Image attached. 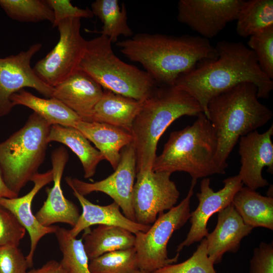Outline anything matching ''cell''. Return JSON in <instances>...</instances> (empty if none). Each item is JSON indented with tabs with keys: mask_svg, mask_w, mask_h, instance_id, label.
I'll return each instance as SVG.
<instances>
[{
	"mask_svg": "<svg viewBox=\"0 0 273 273\" xmlns=\"http://www.w3.org/2000/svg\"><path fill=\"white\" fill-rule=\"evenodd\" d=\"M170 175L167 172L152 170L136 173L132 203L136 222L151 225L159 214L176 204L180 193Z\"/></svg>",
	"mask_w": 273,
	"mask_h": 273,
	"instance_id": "cell-10",
	"label": "cell"
},
{
	"mask_svg": "<svg viewBox=\"0 0 273 273\" xmlns=\"http://www.w3.org/2000/svg\"><path fill=\"white\" fill-rule=\"evenodd\" d=\"M215 49L218 57L198 63L181 74L174 86L194 98L207 118L208 105L214 97L243 82L257 88V98L267 99L273 89V81L260 68L254 53L241 42L221 40Z\"/></svg>",
	"mask_w": 273,
	"mask_h": 273,
	"instance_id": "cell-1",
	"label": "cell"
},
{
	"mask_svg": "<svg viewBox=\"0 0 273 273\" xmlns=\"http://www.w3.org/2000/svg\"><path fill=\"white\" fill-rule=\"evenodd\" d=\"M201 112L198 102L187 92L174 86L157 87L144 101L131 128L136 173L152 170L159 140L174 121Z\"/></svg>",
	"mask_w": 273,
	"mask_h": 273,
	"instance_id": "cell-4",
	"label": "cell"
},
{
	"mask_svg": "<svg viewBox=\"0 0 273 273\" xmlns=\"http://www.w3.org/2000/svg\"><path fill=\"white\" fill-rule=\"evenodd\" d=\"M135 177L136 156L131 143L122 149L117 167L107 178L93 183L69 176L65 177V180L72 190L83 196L93 192L107 194L119 205L127 218L135 221L132 203Z\"/></svg>",
	"mask_w": 273,
	"mask_h": 273,
	"instance_id": "cell-11",
	"label": "cell"
},
{
	"mask_svg": "<svg viewBox=\"0 0 273 273\" xmlns=\"http://www.w3.org/2000/svg\"><path fill=\"white\" fill-rule=\"evenodd\" d=\"M223 183V187L215 192L210 186L209 178L205 177L201 180L200 192L197 194L199 203L196 209L191 213L189 219L191 226L185 240L177 246V253L185 247L200 242L207 236L209 218L232 204L234 195L243 186L238 175L226 178Z\"/></svg>",
	"mask_w": 273,
	"mask_h": 273,
	"instance_id": "cell-14",
	"label": "cell"
},
{
	"mask_svg": "<svg viewBox=\"0 0 273 273\" xmlns=\"http://www.w3.org/2000/svg\"><path fill=\"white\" fill-rule=\"evenodd\" d=\"M29 267L26 257L18 247H0V273H27Z\"/></svg>",
	"mask_w": 273,
	"mask_h": 273,
	"instance_id": "cell-35",
	"label": "cell"
},
{
	"mask_svg": "<svg viewBox=\"0 0 273 273\" xmlns=\"http://www.w3.org/2000/svg\"><path fill=\"white\" fill-rule=\"evenodd\" d=\"M209 258L206 238H203L192 255L179 263L164 266L151 273H216Z\"/></svg>",
	"mask_w": 273,
	"mask_h": 273,
	"instance_id": "cell-32",
	"label": "cell"
},
{
	"mask_svg": "<svg viewBox=\"0 0 273 273\" xmlns=\"http://www.w3.org/2000/svg\"><path fill=\"white\" fill-rule=\"evenodd\" d=\"M10 100L14 107L22 105L32 109L51 125L76 128L82 120L77 114L57 99L38 97L25 89L14 94Z\"/></svg>",
	"mask_w": 273,
	"mask_h": 273,
	"instance_id": "cell-24",
	"label": "cell"
},
{
	"mask_svg": "<svg viewBox=\"0 0 273 273\" xmlns=\"http://www.w3.org/2000/svg\"><path fill=\"white\" fill-rule=\"evenodd\" d=\"M55 234L62 254L60 263L68 273H91L82 239H77L71 235L69 230L59 226Z\"/></svg>",
	"mask_w": 273,
	"mask_h": 273,
	"instance_id": "cell-29",
	"label": "cell"
},
{
	"mask_svg": "<svg viewBox=\"0 0 273 273\" xmlns=\"http://www.w3.org/2000/svg\"><path fill=\"white\" fill-rule=\"evenodd\" d=\"M257 94L254 84L243 82L214 97L208 103L207 118L217 139L215 161L224 171L239 139L272 118L271 111L258 101Z\"/></svg>",
	"mask_w": 273,
	"mask_h": 273,
	"instance_id": "cell-3",
	"label": "cell"
},
{
	"mask_svg": "<svg viewBox=\"0 0 273 273\" xmlns=\"http://www.w3.org/2000/svg\"><path fill=\"white\" fill-rule=\"evenodd\" d=\"M253 229L243 221L232 204L217 212L216 225L205 237L209 258L218 264L226 252H237L242 239Z\"/></svg>",
	"mask_w": 273,
	"mask_h": 273,
	"instance_id": "cell-19",
	"label": "cell"
},
{
	"mask_svg": "<svg viewBox=\"0 0 273 273\" xmlns=\"http://www.w3.org/2000/svg\"><path fill=\"white\" fill-rule=\"evenodd\" d=\"M42 47L37 42L17 54L0 58V117L8 115L13 108L11 97L25 87L52 98L54 87L43 82L30 65L32 57Z\"/></svg>",
	"mask_w": 273,
	"mask_h": 273,
	"instance_id": "cell-12",
	"label": "cell"
},
{
	"mask_svg": "<svg viewBox=\"0 0 273 273\" xmlns=\"http://www.w3.org/2000/svg\"><path fill=\"white\" fill-rule=\"evenodd\" d=\"M48 141L49 143L59 142L69 147L79 159L85 178L93 177L99 163L105 160L102 153L93 147L87 139L76 128L51 125Z\"/></svg>",
	"mask_w": 273,
	"mask_h": 273,
	"instance_id": "cell-26",
	"label": "cell"
},
{
	"mask_svg": "<svg viewBox=\"0 0 273 273\" xmlns=\"http://www.w3.org/2000/svg\"><path fill=\"white\" fill-rule=\"evenodd\" d=\"M27 273H68L60 262L50 260L41 267L33 269Z\"/></svg>",
	"mask_w": 273,
	"mask_h": 273,
	"instance_id": "cell-38",
	"label": "cell"
},
{
	"mask_svg": "<svg viewBox=\"0 0 273 273\" xmlns=\"http://www.w3.org/2000/svg\"><path fill=\"white\" fill-rule=\"evenodd\" d=\"M273 125L264 132L254 130L240 138L239 154L241 166L239 174L246 187L256 190L269 185L263 178L262 171L267 167V171L273 173Z\"/></svg>",
	"mask_w": 273,
	"mask_h": 273,
	"instance_id": "cell-15",
	"label": "cell"
},
{
	"mask_svg": "<svg viewBox=\"0 0 273 273\" xmlns=\"http://www.w3.org/2000/svg\"><path fill=\"white\" fill-rule=\"evenodd\" d=\"M236 21V31L245 38L273 26V1H244Z\"/></svg>",
	"mask_w": 273,
	"mask_h": 273,
	"instance_id": "cell-28",
	"label": "cell"
},
{
	"mask_svg": "<svg viewBox=\"0 0 273 273\" xmlns=\"http://www.w3.org/2000/svg\"><path fill=\"white\" fill-rule=\"evenodd\" d=\"M232 204L243 221L253 229L273 230V198L263 196L247 187L241 188L234 195Z\"/></svg>",
	"mask_w": 273,
	"mask_h": 273,
	"instance_id": "cell-23",
	"label": "cell"
},
{
	"mask_svg": "<svg viewBox=\"0 0 273 273\" xmlns=\"http://www.w3.org/2000/svg\"><path fill=\"white\" fill-rule=\"evenodd\" d=\"M34 186L31 190L21 197L0 198V205L10 211L28 231L30 239V251L26 257L31 267L34 252L39 240L45 235L55 233L57 226H44L36 219L31 210L32 200L37 192L44 186L53 181L51 169L45 173H37L32 178Z\"/></svg>",
	"mask_w": 273,
	"mask_h": 273,
	"instance_id": "cell-17",
	"label": "cell"
},
{
	"mask_svg": "<svg viewBox=\"0 0 273 273\" xmlns=\"http://www.w3.org/2000/svg\"><path fill=\"white\" fill-rule=\"evenodd\" d=\"M76 128L95 145L114 170L119 164L121 150L132 142L130 132L106 123L81 120Z\"/></svg>",
	"mask_w": 273,
	"mask_h": 273,
	"instance_id": "cell-21",
	"label": "cell"
},
{
	"mask_svg": "<svg viewBox=\"0 0 273 273\" xmlns=\"http://www.w3.org/2000/svg\"><path fill=\"white\" fill-rule=\"evenodd\" d=\"M196 183L197 180L192 179L187 196L179 204L159 214L146 232L135 234L134 247L140 269L151 273L177 261L179 253L168 257L167 244L173 233L190 219L191 199Z\"/></svg>",
	"mask_w": 273,
	"mask_h": 273,
	"instance_id": "cell-8",
	"label": "cell"
},
{
	"mask_svg": "<svg viewBox=\"0 0 273 273\" xmlns=\"http://www.w3.org/2000/svg\"><path fill=\"white\" fill-rule=\"evenodd\" d=\"M103 92L99 84L78 69L54 87L52 98L61 101L82 121L90 122L94 109Z\"/></svg>",
	"mask_w": 273,
	"mask_h": 273,
	"instance_id": "cell-18",
	"label": "cell"
},
{
	"mask_svg": "<svg viewBox=\"0 0 273 273\" xmlns=\"http://www.w3.org/2000/svg\"><path fill=\"white\" fill-rule=\"evenodd\" d=\"M51 125L34 112L25 125L0 143V171L7 187L17 196L38 173L49 143Z\"/></svg>",
	"mask_w": 273,
	"mask_h": 273,
	"instance_id": "cell-7",
	"label": "cell"
},
{
	"mask_svg": "<svg viewBox=\"0 0 273 273\" xmlns=\"http://www.w3.org/2000/svg\"><path fill=\"white\" fill-rule=\"evenodd\" d=\"M249 48L255 54L262 71L273 79V26L250 37Z\"/></svg>",
	"mask_w": 273,
	"mask_h": 273,
	"instance_id": "cell-33",
	"label": "cell"
},
{
	"mask_svg": "<svg viewBox=\"0 0 273 273\" xmlns=\"http://www.w3.org/2000/svg\"><path fill=\"white\" fill-rule=\"evenodd\" d=\"M85 251L93 259L105 253L134 246L135 237L122 228L100 224L91 231H86L82 238Z\"/></svg>",
	"mask_w": 273,
	"mask_h": 273,
	"instance_id": "cell-25",
	"label": "cell"
},
{
	"mask_svg": "<svg viewBox=\"0 0 273 273\" xmlns=\"http://www.w3.org/2000/svg\"><path fill=\"white\" fill-rule=\"evenodd\" d=\"M26 231L10 211L0 205V247H18Z\"/></svg>",
	"mask_w": 273,
	"mask_h": 273,
	"instance_id": "cell-34",
	"label": "cell"
},
{
	"mask_svg": "<svg viewBox=\"0 0 273 273\" xmlns=\"http://www.w3.org/2000/svg\"><path fill=\"white\" fill-rule=\"evenodd\" d=\"M59 39L33 69L46 84L54 87L78 70L87 40L80 32L81 19H64L57 26Z\"/></svg>",
	"mask_w": 273,
	"mask_h": 273,
	"instance_id": "cell-9",
	"label": "cell"
},
{
	"mask_svg": "<svg viewBox=\"0 0 273 273\" xmlns=\"http://www.w3.org/2000/svg\"><path fill=\"white\" fill-rule=\"evenodd\" d=\"M91 273H134L139 269L134 247L105 253L90 260Z\"/></svg>",
	"mask_w": 273,
	"mask_h": 273,
	"instance_id": "cell-31",
	"label": "cell"
},
{
	"mask_svg": "<svg viewBox=\"0 0 273 273\" xmlns=\"http://www.w3.org/2000/svg\"><path fill=\"white\" fill-rule=\"evenodd\" d=\"M54 13L53 27L61 21L68 18H92L94 15L91 9H81L73 6L68 0H47Z\"/></svg>",
	"mask_w": 273,
	"mask_h": 273,
	"instance_id": "cell-36",
	"label": "cell"
},
{
	"mask_svg": "<svg viewBox=\"0 0 273 273\" xmlns=\"http://www.w3.org/2000/svg\"><path fill=\"white\" fill-rule=\"evenodd\" d=\"M134 273H149V272L139 269L137 271H136Z\"/></svg>",
	"mask_w": 273,
	"mask_h": 273,
	"instance_id": "cell-40",
	"label": "cell"
},
{
	"mask_svg": "<svg viewBox=\"0 0 273 273\" xmlns=\"http://www.w3.org/2000/svg\"><path fill=\"white\" fill-rule=\"evenodd\" d=\"M116 45L124 56L141 64L157 83L165 86H174L180 75L198 63L218 57L209 39L189 34L141 33Z\"/></svg>",
	"mask_w": 273,
	"mask_h": 273,
	"instance_id": "cell-2",
	"label": "cell"
},
{
	"mask_svg": "<svg viewBox=\"0 0 273 273\" xmlns=\"http://www.w3.org/2000/svg\"><path fill=\"white\" fill-rule=\"evenodd\" d=\"M18 196L12 192L6 185L0 171V198H13Z\"/></svg>",
	"mask_w": 273,
	"mask_h": 273,
	"instance_id": "cell-39",
	"label": "cell"
},
{
	"mask_svg": "<svg viewBox=\"0 0 273 273\" xmlns=\"http://www.w3.org/2000/svg\"><path fill=\"white\" fill-rule=\"evenodd\" d=\"M73 194L78 199L82 209L76 224L69 230L73 237L76 238L81 232L95 224L118 226L134 235L140 232H146L150 226L127 218L121 212L120 207L114 202L107 205H99L92 203L76 191L73 190Z\"/></svg>",
	"mask_w": 273,
	"mask_h": 273,
	"instance_id": "cell-20",
	"label": "cell"
},
{
	"mask_svg": "<svg viewBox=\"0 0 273 273\" xmlns=\"http://www.w3.org/2000/svg\"><path fill=\"white\" fill-rule=\"evenodd\" d=\"M91 10L103 24L101 35L107 37L112 43H116L120 35L132 36L133 31L127 22L126 7H120L118 0H96L91 5Z\"/></svg>",
	"mask_w": 273,
	"mask_h": 273,
	"instance_id": "cell-27",
	"label": "cell"
},
{
	"mask_svg": "<svg viewBox=\"0 0 273 273\" xmlns=\"http://www.w3.org/2000/svg\"><path fill=\"white\" fill-rule=\"evenodd\" d=\"M78 69L104 89L138 101H145L157 87L145 71L120 60L110 39L101 34L87 40Z\"/></svg>",
	"mask_w": 273,
	"mask_h": 273,
	"instance_id": "cell-6",
	"label": "cell"
},
{
	"mask_svg": "<svg viewBox=\"0 0 273 273\" xmlns=\"http://www.w3.org/2000/svg\"><path fill=\"white\" fill-rule=\"evenodd\" d=\"M249 273H273V243L261 242L253 250Z\"/></svg>",
	"mask_w": 273,
	"mask_h": 273,
	"instance_id": "cell-37",
	"label": "cell"
},
{
	"mask_svg": "<svg viewBox=\"0 0 273 273\" xmlns=\"http://www.w3.org/2000/svg\"><path fill=\"white\" fill-rule=\"evenodd\" d=\"M217 139L213 126L203 113L192 125L171 132L162 153L156 156L153 171L188 173L192 179L223 174L225 171L216 165L215 158Z\"/></svg>",
	"mask_w": 273,
	"mask_h": 273,
	"instance_id": "cell-5",
	"label": "cell"
},
{
	"mask_svg": "<svg viewBox=\"0 0 273 273\" xmlns=\"http://www.w3.org/2000/svg\"><path fill=\"white\" fill-rule=\"evenodd\" d=\"M144 102L104 89L102 97L94 109L90 122L114 125L131 133L133 121Z\"/></svg>",
	"mask_w": 273,
	"mask_h": 273,
	"instance_id": "cell-22",
	"label": "cell"
},
{
	"mask_svg": "<svg viewBox=\"0 0 273 273\" xmlns=\"http://www.w3.org/2000/svg\"><path fill=\"white\" fill-rule=\"evenodd\" d=\"M244 0H180L177 19L201 37L216 36L231 21L236 20Z\"/></svg>",
	"mask_w": 273,
	"mask_h": 273,
	"instance_id": "cell-13",
	"label": "cell"
},
{
	"mask_svg": "<svg viewBox=\"0 0 273 273\" xmlns=\"http://www.w3.org/2000/svg\"><path fill=\"white\" fill-rule=\"evenodd\" d=\"M0 7L10 18L16 21L54 22V13L47 0H0Z\"/></svg>",
	"mask_w": 273,
	"mask_h": 273,
	"instance_id": "cell-30",
	"label": "cell"
},
{
	"mask_svg": "<svg viewBox=\"0 0 273 273\" xmlns=\"http://www.w3.org/2000/svg\"><path fill=\"white\" fill-rule=\"evenodd\" d=\"M54 185L46 189L47 198L35 216L43 226H49L61 222L73 227L80 216L78 208L72 202L64 196L61 187L63 171L68 160L66 150L60 147L52 154Z\"/></svg>",
	"mask_w": 273,
	"mask_h": 273,
	"instance_id": "cell-16",
	"label": "cell"
}]
</instances>
